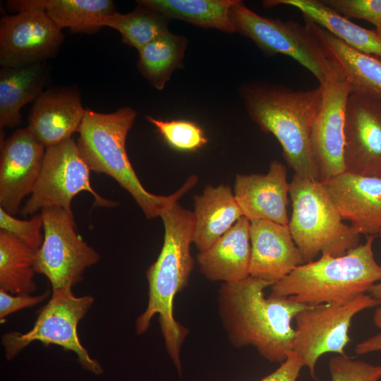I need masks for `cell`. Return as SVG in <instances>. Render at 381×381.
Returning <instances> with one entry per match:
<instances>
[{
	"instance_id": "83f0119b",
	"label": "cell",
	"mask_w": 381,
	"mask_h": 381,
	"mask_svg": "<svg viewBox=\"0 0 381 381\" xmlns=\"http://www.w3.org/2000/svg\"><path fill=\"white\" fill-rule=\"evenodd\" d=\"M186 37L170 32L152 40L138 51V67L159 90L164 89L174 71L183 66Z\"/></svg>"
},
{
	"instance_id": "8d00e7d4",
	"label": "cell",
	"mask_w": 381,
	"mask_h": 381,
	"mask_svg": "<svg viewBox=\"0 0 381 381\" xmlns=\"http://www.w3.org/2000/svg\"><path fill=\"white\" fill-rule=\"evenodd\" d=\"M378 235L381 238V231ZM368 293L375 299L381 301V282L373 285Z\"/></svg>"
},
{
	"instance_id": "52a82bcc",
	"label": "cell",
	"mask_w": 381,
	"mask_h": 381,
	"mask_svg": "<svg viewBox=\"0 0 381 381\" xmlns=\"http://www.w3.org/2000/svg\"><path fill=\"white\" fill-rule=\"evenodd\" d=\"M235 32L252 40L269 55L289 56L310 71L322 85L338 67L327 47L303 17V25L293 20L262 17L236 0L229 11Z\"/></svg>"
},
{
	"instance_id": "8fae6325",
	"label": "cell",
	"mask_w": 381,
	"mask_h": 381,
	"mask_svg": "<svg viewBox=\"0 0 381 381\" xmlns=\"http://www.w3.org/2000/svg\"><path fill=\"white\" fill-rule=\"evenodd\" d=\"M90 171L72 138L47 148L40 176L21 214L31 215L48 207H61L73 214V198L82 191L94 197L95 205L116 206L115 202L102 198L92 188Z\"/></svg>"
},
{
	"instance_id": "d6a6232c",
	"label": "cell",
	"mask_w": 381,
	"mask_h": 381,
	"mask_svg": "<svg viewBox=\"0 0 381 381\" xmlns=\"http://www.w3.org/2000/svg\"><path fill=\"white\" fill-rule=\"evenodd\" d=\"M346 18L370 22L381 39V0H322Z\"/></svg>"
},
{
	"instance_id": "4dcf8cb0",
	"label": "cell",
	"mask_w": 381,
	"mask_h": 381,
	"mask_svg": "<svg viewBox=\"0 0 381 381\" xmlns=\"http://www.w3.org/2000/svg\"><path fill=\"white\" fill-rule=\"evenodd\" d=\"M329 370L332 381H378L381 378V365L353 360L346 354L332 357Z\"/></svg>"
},
{
	"instance_id": "6da1fadb",
	"label": "cell",
	"mask_w": 381,
	"mask_h": 381,
	"mask_svg": "<svg viewBox=\"0 0 381 381\" xmlns=\"http://www.w3.org/2000/svg\"><path fill=\"white\" fill-rule=\"evenodd\" d=\"M272 284L249 276L223 283L218 303L222 320L231 344L253 346L271 363L285 361L293 352L296 314L306 306L288 298L265 297Z\"/></svg>"
},
{
	"instance_id": "277c9868",
	"label": "cell",
	"mask_w": 381,
	"mask_h": 381,
	"mask_svg": "<svg viewBox=\"0 0 381 381\" xmlns=\"http://www.w3.org/2000/svg\"><path fill=\"white\" fill-rule=\"evenodd\" d=\"M137 113L124 107L109 114L87 109L80 126L77 145L91 171L105 174L128 191L147 219L160 216L171 201L179 200L197 183L190 176L177 191L167 196L148 192L142 185L128 159L126 140Z\"/></svg>"
},
{
	"instance_id": "1f68e13d",
	"label": "cell",
	"mask_w": 381,
	"mask_h": 381,
	"mask_svg": "<svg viewBox=\"0 0 381 381\" xmlns=\"http://www.w3.org/2000/svg\"><path fill=\"white\" fill-rule=\"evenodd\" d=\"M0 229L35 250L40 248L43 242L44 235L41 231L43 222L40 214L34 215L28 220H22L0 207Z\"/></svg>"
},
{
	"instance_id": "9a60e30c",
	"label": "cell",
	"mask_w": 381,
	"mask_h": 381,
	"mask_svg": "<svg viewBox=\"0 0 381 381\" xmlns=\"http://www.w3.org/2000/svg\"><path fill=\"white\" fill-rule=\"evenodd\" d=\"M45 151L28 128L18 129L1 143L0 205L7 213L16 215L23 198L32 193Z\"/></svg>"
},
{
	"instance_id": "5bb4252c",
	"label": "cell",
	"mask_w": 381,
	"mask_h": 381,
	"mask_svg": "<svg viewBox=\"0 0 381 381\" xmlns=\"http://www.w3.org/2000/svg\"><path fill=\"white\" fill-rule=\"evenodd\" d=\"M345 171L381 178V100L350 93L345 114Z\"/></svg>"
},
{
	"instance_id": "e575fe53",
	"label": "cell",
	"mask_w": 381,
	"mask_h": 381,
	"mask_svg": "<svg viewBox=\"0 0 381 381\" xmlns=\"http://www.w3.org/2000/svg\"><path fill=\"white\" fill-rule=\"evenodd\" d=\"M303 367L301 359L293 353L275 370L260 381H296Z\"/></svg>"
},
{
	"instance_id": "f1b7e54d",
	"label": "cell",
	"mask_w": 381,
	"mask_h": 381,
	"mask_svg": "<svg viewBox=\"0 0 381 381\" xmlns=\"http://www.w3.org/2000/svg\"><path fill=\"white\" fill-rule=\"evenodd\" d=\"M167 20L164 16L139 6L131 13L121 14L116 11L104 16L101 25L116 30L121 34L123 42L139 51L169 32Z\"/></svg>"
},
{
	"instance_id": "7a4b0ae2",
	"label": "cell",
	"mask_w": 381,
	"mask_h": 381,
	"mask_svg": "<svg viewBox=\"0 0 381 381\" xmlns=\"http://www.w3.org/2000/svg\"><path fill=\"white\" fill-rule=\"evenodd\" d=\"M164 226V243L157 260L148 268V303L137 318L136 332L145 333L152 318L158 315L167 351L177 370L181 372V349L188 333L174 316V300L185 288L193 267L190 245L193 240L195 218L192 211L175 200L159 216Z\"/></svg>"
},
{
	"instance_id": "484cf974",
	"label": "cell",
	"mask_w": 381,
	"mask_h": 381,
	"mask_svg": "<svg viewBox=\"0 0 381 381\" xmlns=\"http://www.w3.org/2000/svg\"><path fill=\"white\" fill-rule=\"evenodd\" d=\"M236 0H140L138 6L167 18L182 20L193 25L234 32L229 11Z\"/></svg>"
},
{
	"instance_id": "2e32d148",
	"label": "cell",
	"mask_w": 381,
	"mask_h": 381,
	"mask_svg": "<svg viewBox=\"0 0 381 381\" xmlns=\"http://www.w3.org/2000/svg\"><path fill=\"white\" fill-rule=\"evenodd\" d=\"M343 220L361 234L381 231V178L344 171L320 182Z\"/></svg>"
},
{
	"instance_id": "30bf717a",
	"label": "cell",
	"mask_w": 381,
	"mask_h": 381,
	"mask_svg": "<svg viewBox=\"0 0 381 381\" xmlns=\"http://www.w3.org/2000/svg\"><path fill=\"white\" fill-rule=\"evenodd\" d=\"M44 239L36 251V273L44 275L52 291L70 290L99 254L77 234L73 214L58 207L41 210Z\"/></svg>"
},
{
	"instance_id": "ffe728a7",
	"label": "cell",
	"mask_w": 381,
	"mask_h": 381,
	"mask_svg": "<svg viewBox=\"0 0 381 381\" xmlns=\"http://www.w3.org/2000/svg\"><path fill=\"white\" fill-rule=\"evenodd\" d=\"M250 221L241 217L212 246L199 252L200 272L209 280L236 282L250 276Z\"/></svg>"
},
{
	"instance_id": "5b68a950",
	"label": "cell",
	"mask_w": 381,
	"mask_h": 381,
	"mask_svg": "<svg viewBox=\"0 0 381 381\" xmlns=\"http://www.w3.org/2000/svg\"><path fill=\"white\" fill-rule=\"evenodd\" d=\"M375 237L367 235L364 243L343 255L322 254L318 260L296 267L270 286V296L316 306L345 303L366 294L381 282V265L373 250Z\"/></svg>"
},
{
	"instance_id": "d590c367",
	"label": "cell",
	"mask_w": 381,
	"mask_h": 381,
	"mask_svg": "<svg viewBox=\"0 0 381 381\" xmlns=\"http://www.w3.org/2000/svg\"><path fill=\"white\" fill-rule=\"evenodd\" d=\"M375 351H381V331L359 343L355 348L354 352L358 355H363Z\"/></svg>"
},
{
	"instance_id": "603a6c76",
	"label": "cell",
	"mask_w": 381,
	"mask_h": 381,
	"mask_svg": "<svg viewBox=\"0 0 381 381\" xmlns=\"http://www.w3.org/2000/svg\"><path fill=\"white\" fill-rule=\"evenodd\" d=\"M264 6L288 5L298 8L311 20L337 37L350 47L366 54L381 57V39L375 30L353 23L318 0H267Z\"/></svg>"
},
{
	"instance_id": "7402d4cb",
	"label": "cell",
	"mask_w": 381,
	"mask_h": 381,
	"mask_svg": "<svg viewBox=\"0 0 381 381\" xmlns=\"http://www.w3.org/2000/svg\"><path fill=\"white\" fill-rule=\"evenodd\" d=\"M7 6L17 13L42 10L60 30L85 33L100 30L102 18L116 12L114 2L109 0H18L8 1Z\"/></svg>"
},
{
	"instance_id": "d4e9b609",
	"label": "cell",
	"mask_w": 381,
	"mask_h": 381,
	"mask_svg": "<svg viewBox=\"0 0 381 381\" xmlns=\"http://www.w3.org/2000/svg\"><path fill=\"white\" fill-rule=\"evenodd\" d=\"M48 71L45 62L0 69V126L13 128L21 121L20 111L43 92Z\"/></svg>"
},
{
	"instance_id": "9c48e42d",
	"label": "cell",
	"mask_w": 381,
	"mask_h": 381,
	"mask_svg": "<svg viewBox=\"0 0 381 381\" xmlns=\"http://www.w3.org/2000/svg\"><path fill=\"white\" fill-rule=\"evenodd\" d=\"M380 304V301L364 294L345 303L306 306L296 314L293 352L301 359L312 378L317 379L316 365L322 356L346 354L354 316Z\"/></svg>"
},
{
	"instance_id": "d6986e66",
	"label": "cell",
	"mask_w": 381,
	"mask_h": 381,
	"mask_svg": "<svg viewBox=\"0 0 381 381\" xmlns=\"http://www.w3.org/2000/svg\"><path fill=\"white\" fill-rule=\"evenodd\" d=\"M86 109L79 92L71 87L50 88L35 99L28 119V129L47 149L78 132Z\"/></svg>"
},
{
	"instance_id": "3957f363",
	"label": "cell",
	"mask_w": 381,
	"mask_h": 381,
	"mask_svg": "<svg viewBox=\"0 0 381 381\" xmlns=\"http://www.w3.org/2000/svg\"><path fill=\"white\" fill-rule=\"evenodd\" d=\"M241 95L249 116L261 131L278 140L294 174L319 181L310 134L322 105V86L294 90L281 85H250L243 87Z\"/></svg>"
},
{
	"instance_id": "4fadbf2b",
	"label": "cell",
	"mask_w": 381,
	"mask_h": 381,
	"mask_svg": "<svg viewBox=\"0 0 381 381\" xmlns=\"http://www.w3.org/2000/svg\"><path fill=\"white\" fill-rule=\"evenodd\" d=\"M64 35L47 13L29 9L0 20V64L21 67L43 63L59 50Z\"/></svg>"
},
{
	"instance_id": "f546056e",
	"label": "cell",
	"mask_w": 381,
	"mask_h": 381,
	"mask_svg": "<svg viewBox=\"0 0 381 381\" xmlns=\"http://www.w3.org/2000/svg\"><path fill=\"white\" fill-rule=\"evenodd\" d=\"M146 119L157 128L167 143L177 150L195 151L207 143L202 129L192 121H163L150 116Z\"/></svg>"
},
{
	"instance_id": "4316f807",
	"label": "cell",
	"mask_w": 381,
	"mask_h": 381,
	"mask_svg": "<svg viewBox=\"0 0 381 381\" xmlns=\"http://www.w3.org/2000/svg\"><path fill=\"white\" fill-rule=\"evenodd\" d=\"M36 251L0 230V289L13 295H30L36 290Z\"/></svg>"
},
{
	"instance_id": "ba28073f",
	"label": "cell",
	"mask_w": 381,
	"mask_h": 381,
	"mask_svg": "<svg viewBox=\"0 0 381 381\" xmlns=\"http://www.w3.org/2000/svg\"><path fill=\"white\" fill-rule=\"evenodd\" d=\"M94 302L90 296H75L70 290H54L48 303L41 309L32 329L25 333L9 332L1 342L7 360H11L34 341L46 346L54 344L74 352L85 370L100 375V363L90 357L78 335V325Z\"/></svg>"
},
{
	"instance_id": "74e56055",
	"label": "cell",
	"mask_w": 381,
	"mask_h": 381,
	"mask_svg": "<svg viewBox=\"0 0 381 381\" xmlns=\"http://www.w3.org/2000/svg\"><path fill=\"white\" fill-rule=\"evenodd\" d=\"M373 322L380 329H381V307L376 309L373 315Z\"/></svg>"
},
{
	"instance_id": "836d02e7",
	"label": "cell",
	"mask_w": 381,
	"mask_h": 381,
	"mask_svg": "<svg viewBox=\"0 0 381 381\" xmlns=\"http://www.w3.org/2000/svg\"><path fill=\"white\" fill-rule=\"evenodd\" d=\"M49 295L45 292L39 296L13 295L0 289V321L5 322L6 318L22 309L33 307L43 301Z\"/></svg>"
},
{
	"instance_id": "44dd1931",
	"label": "cell",
	"mask_w": 381,
	"mask_h": 381,
	"mask_svg": "<svg viewBox=\"0 0 381 381\" xmlns=\"http://www.w3.org/2000/svg\"><path fill=\"white\" fill-rule=\"evenodd\" d=\"M195 226L193 243L199 252L212 246L243 217L232 189L207 185L194 196Z\"/></svg>"
},
{
	"instance_id": "cb8c5ba5",
	"label": "cell",
	"mask_w": 381,
	"mask_h": 381,
	"mask_svg": "<svg viewBox=\"0 0 381 381\" xmlns=\"http://www.w3.org/2000/svg\"><path fill=\"white\" fill-rule=\"evenodd\" d=\"M311 22L314 30L345 77L351 93L365 95L381 100V57L350 47L325 28Z\"/></svg>"
},
{
	"instance_id": "e0dca14e",
	"label": "cell",
	"mask_w": 381,
	"mask_h": 381,
	"mask_svg": "<svg viewBox=\"0 0 381 381\" xmlns=\"http://www.w3.org/2000/svg\"><path fill=\"white\" fill-rule=\"evenodd\" d=\"M234 195L243 215L250 221L265 219L288 225L289 183L285 166L271 162L265 174H237Z\"/></svg>"
},
{
	"instance_id": "7c38bea8",
	"label": "cell",
	"mask_w": 381,
	"mask_h": 381,
	"mask_svg": "<svg viewBox=\"0 0 381 381\" xmlns=\"http://www.w3.org/2000/svg\"><path fill=\"white\" fill-rule=\"evenodd\" d=\"M320 86L322 102L312 128L310 143L322 182L345 171V114L351 90L339 66Z\"/></svg>"
},
{
	"instance_id": "8992f818",
	"label": "cell",
	"mask_w": 381,
	"mask_h": 381,
	"mask_svg": "<svg viewBox=\"0 0 381 381\" xmlns=\"http://www.w3.org/2000/svg\"><path fill=\"white\" fill-rule=\"evenodd\" d=\"M289 195L292 212L288 226L305 263L320 253L343 255L359 245L361 234L343 222L320 181L294 174Z\"/></svg>"
},
{
	"instance_id": "ac0fdd59",
	"label": "cell",
	"mask_w": 381,
	"mask_h": 381,
	"mask_svg": "<svg viewBox=\"0 0 381 381\" xmlns=\"http://www.w3.org/2000/svg\"><path fill=\"white\" fill-rule=\"evenodd\" d=\"M250 276L274 284L305 263L288 225L253 219L250 225Z\"/></svg>"
}]
</instances>
